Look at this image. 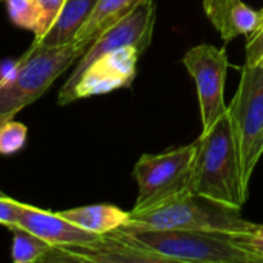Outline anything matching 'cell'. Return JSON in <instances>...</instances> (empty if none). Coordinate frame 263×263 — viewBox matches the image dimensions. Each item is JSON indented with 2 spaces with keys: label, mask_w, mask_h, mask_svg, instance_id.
<instances>
[{
  "label": "cell",
  "mask_w": 263,
  "mask_h": 263,
  "mask_svg": "<svg viewBox=\"0 0 263 263\" xmlns=\"http://www.w3.org/2000/svg\"><path fill=\"white\" fill-rule=\"evenodd\" d=\"M196 143L191 193L233 210H240L248 194L242 185L239 156L228 112L219 117L210 129L202 131Z\"/></svg>",
  "instance_id": "obj_1"
},
{
  "label": "cell",
  "mask_w": 263,
  "mask_h": 263,
  "mask_svg": "<svg viewBox=\"0 0 263 263\" xmlns=\"http://www.w3.org/2000/svg\"><path fill=\"white\" fill-rule=\"evenodd\" d=\"M11 119H14V117H11V116H6V114H0V128L8 122V120H11Z\"/></svg>",
  "instance_id": "obj_21"
},
{
  "label": "cell",
  "mask_w": 263,
  "mask_h": 263,
  "mask_svg": "<svg viewBox=\"0 0 263 263\" xmlns=\"http://www.w3.org/2000/svg\"><path fill=\"white\" fill-rule=\"evenodd\" d=\"M40 9H42V28H40V32L37 37L34 39H40L54 23L57 14L60 12L65 0H37Z\"/></svg>",
  "instance_id": "obj_20"
},
{
  "label": "cell",
  "mask_w": 263,
  "mask_h": 263,
  "mask_svg": "<svg viewBox=\"0 0 263 263\" xmlns=\"http://www.w3.org/2000/svg\"><path fill=\"white\" fill-rule=\"evenodd\" d=\"M140 55L134 46H125L103 54L82 72L68 97V103L129 86L136 77Z\"/></svg>",
  "instance_id": "obj_9"
},
{
  "label": "cell",
  "mask_w": 263,
  "mask_h": 263,
  "mask_svg": "<svg viewBox=\"0 0 263 263\" xmlns=\"http://www.w3.org/2000/svg\"><path fill=\"white\" fill-rule=\"evenodd\" d=\"M96 3L97 0H65L52 26L40 39H34V43L57 46L74 42L76 35L91 15Z\"/></svg>",
  "instance_id": "obj_12"
},
{
  "label": "cell",
  "mask_w": 263,
  "mask_h": 263,
  "mask_svg": "<svg viewBox=\"0 0 263 263\" xmlns=\"http://www.w3.org/2000/svg\"><path fill=\"white\" fill-rule=\"evenodd\" d=\"M88 45L71 42L57 46L32 43L0 79V114L14 117L39 100L48 88L83 55Z\"/></svg>",
  "instance_id": "obj_2"
},
{
  "label": "cell",
  "mask_w": 263,
  "mask_h": 263,
  "mask_svg": "<svg viewBox=\"0 0 263 263\" xmlns=\"http://www.w3.org/2000/svg\"><path fill=\"white\" fill-rule=\"evenodd\" d=\"M182 62L196 82L202 131H206L228 109L223 100L225 79L230 68L227 51L213 45H197L183 55Z\"/></svg>",
  "instance_id": "obj_8"
},
{
  "label": "cell",
  "mask_w": 263,
  "mask_h": 263,
  "mask_svg": "<svg viewBox=\"0 0 263 263\" xmlns=\"http://www.w3.org/2000/svg\"><path fill=\"white\" fill-rule=\"evenodd\" d=\"M239 210L213 202L193 193H183L143 211H129L126 225L151 230H185L217 234L245 233L253 225Z\"/></svg>",
  "instance_id": "obj_4"
},
{
  "label": "cell",
  "mask_w": 263,
  "mask_h": 263,
  "mask_svg": "<svg viewBox=\"0 0 263 263\" xmlns=\"http://www.w3.org/2000/svg\"><path fill=\"white\" fill-rule=\"evenodd\" d=\"M114 233L125 242L153 253L163 263L259 262L254 256L236 247L227 234L185 230H151L126 223L114 230Z\"/></svg>",
  "instance_id": "obj_3"
},
{
  "label": "cell",
  "mask_w": 263,
  "mask_h": 263,
  "mask_svg": "<svg viewBox=\"0 0 263 263\" xmlns=\"http://www.w3.org/2000/svg\"><path fill=\"white\" fill-rule=\"evenodd\" d=\"M6 9L9 20L26 31L39 35L42 28V9L37 0H6Z\"/></svg>",
  "instance_id": "obj_16"
},
{
  "label": "cell",
  "mask_w": 263,
  "mask_h": 263,
  "mask_svg": "<svg viewBox=\"0 0 263 263\" xmlns=\"http://www.w3.org/2000/svg\"><path fill=\"white\" fill-rule=\"evenodd\" d=\"M12 233V254L14 263H35L48 262L54 245L45 242L35 234L29 233L22 227L11 228Z\"/></svg>",
  "instance_id": "obj_15"
},
{
  "label": "cell",
  "mask_w": 263,
  "mask_h": 263,
  "mask_svg": "<svg viewBox=\"0 0 263 263\" xmlns=\"http://www.w3.org/2000/svg\"><path fill=\"white\" fill-rule=\"evenodd\" d=\"M0 196H5V194H3V193H2V191H0Z\"/></svg>",
  "instance_id": "obj_22"
},
{
  "label": "cell",
  "mask_w": 263,
  "mask_h": 263,
  "mask_svg": "<svg viewBox=\"0 0 263 263\" xmlns=\"http://www.w3.org/2000/svg\"><path fill=\"white\" fill-rule=\"evenodd\" d=\"M28 128L26 125L8 120L0 128V156H12L25 148L26 145Z\"/></svg>",
  "instance_id": "obj_17"
},
{
  "label": "cell",
  "mask_w": 263,
  "mask_h": 263,
  "mask_svg": "<svg viewBox=\"0 0 263 263\" xmlns=\"http://www.w3.org/2000/svg\"><path fill=\"white\" fill-rule=\"evenodd\" d=\"M25 203L12 200L6 196H0V225L6 228L18 227V216Z\"/></svg>",
  "instance_id": "obj_19"
},
{
  "label": "cell",
  "mask_w": 263,
  "mask_h": 263,
  "mask_svg": "<svg viewBox=\"0 0 263 263\" xmlns=\"http://www.w3.org/2000/svg\"><path fill=\"white\" fill-rule=\"evenodd\" d=\"M139 0H97L91 15L76 35L74 42L91 45L105 29L125 17Z\"/></svg>",
  "instance_id": "obj_14"
},
{
  "label": "cell",
  "mask_w": 263,
  "mask_h": 263,
  "mask_svg": "<svg viewBox=\"0 0 263 263\" xmlns=\"http://www.w3.org/2000/svg\"><path fill=\"white\" fill-rule=\"evenodd\" d=\"M256 29L247 35V65L263 66V8Z\"/></svg>",
  "instance_id": "obj_18"
},
{
  "label": "cell",
  "mask_w": 263,
  "mask_h": 263,
  "mask_svg": "<svg viewBox=\"0 0 263 263\" xmlns=\"http://www.w3.org/2000/svg\"><path fill=\"white\" fill-rule=\"evenodd\" d=\"M227 112L239 156L242 185L250 194L251 177L263 156V66L243 65Z\"/></svg>",
  "instance_id": "obj_5"
},
{
  "label": "cell",
  "mask_w": 263,
  "mask_h": 263,
  "mask_svg": "<svg viewBox=\"0 0 263 263\" xmlns=\"http://www.w3.org/2000/svg\"><path fill=\"white\" fill-rule=\"evenodd\" d=\"M18 227L28 230L54 247L88 245L100 239L99 234L89 233L74 225L59 213L45 211L26 203L18 216Z\"/></svg>",
  "instance_id": "obj_10"
},
{
  "label": "cell",
  "mask_w": 263,
  "mask_h": 263,
  "mask_svg": "<svg viewBox=\"0 0 263 263\" xmlns=\"http://www.w3.org/2000/svg\"><path fill=\"white\" fill-rule=\"evenodd\" d=\"M59 214L65 217L66 220L72 222L74 225L99 236L108 234L120 228L129 219V213L114 205H106V203L65 210V211H60Z\"/></svg>",
  "instance_id": "obj_13"
},
{
  "label": "cell",
  "mask_w": 263,
  "mask_h": 263,
  "mask_svg": "<svg viewBox=\"0 0 263 263\" xmlns=\"http://www.w3.org/2000/svg\"><path fill=\"white\" fill-rule=\"evenodd\" d=\"M154 23H156V3L153 0H139L137 5L125 17H122L112 26L105 29L86 48L83 55L77 60L72 72L60 88L59 103L68 105V97L74 85L80 79L82 72L103 54H108L111 51L125 46H134L139 49L140 54H143L146 48L151 45Z\"/></svg>",
  "instance_id": "obj_7"
},
{
  "label": "cell",
  "mask_w": 263,
  "mask_h": 263,
  "mask_svg": "<svg viewBox=\"0 0 263 263\" xmlns=\"http://www.w3.org/2000/svg\"><path fill=\"white\" fill-rule=\"evenodd\" d=\"M197 143L160 154H143L133 170L139 194L133 211L153 208L183 193H191Z\"/></svg>",
  "instance_id": "obj_6"
},
{
  "label": "cell",
  "mask_w": 263,
  "mask_h": 263,
  "mask_svg": "<svg viewBox=\"0 0 263 263\" xmlns=\"http://www.w3.org/2000/svg\"><path fill=\"white\" fill-rule=\"evenodd\" d=\"M203 8L227 43L237 35L251 34L260 18V12L251 9L243 0H203Z\"/></svg>",
  "instance_id": "obj_11"
}]
</instances>
